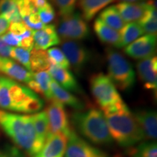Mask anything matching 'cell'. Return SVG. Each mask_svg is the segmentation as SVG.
Returning a JSON list of instances; mask_svg holds the SVG:
<instances>
[{"instance_id":"cell-1","label":"cell","mask_w":157,"mask_h":157,"mask_svg":"<svg viewBox=\"0 0 157 157\" xmlns=\"http://www.w3.org/2000/svg\"><path fill=\"white\" fill-rule=\"evenodd\" d=\"M44 107V101L28 87L0 76V109L23 113H35Z\"/></svg>"},{"instance_id":"cell-2","label":"cell","mask_w":157,"mask_h":157,"mask_svg":"<svg viewBox=\"0 0 157 157\" xmlns=\"http://www.w3.org/2000/svg\"><path fill=\"white\" fill-rule=\"evenodd\" d=\"M0 127L17 146L35 156L42 144L37 138L31 115H21L0 109Z\"/></svg>"},{"instance_id":"cell-3","label":"cell","mask_w":157,"mask_h":157,"mask_svg":"<svg viewBox=\"0 0 157 157\" xmlns=\"http://www.w3.org/2000/svg\"><path fill=\"white\" fill-rule=\"evenodd\" d=\"M103 114L110 135L119 146L131 147L145 140L140 126L127 105Z\"/></svg>"},{"instance_id":"cell-4","label":"cell","mask_w":157,"mask_h":157,"mask_svg":"<svg viewBox=\"0 0 157 157\" xmlns=\"http://www.w3.org/2000/svg\"><path fill=\"white\" fill-rule=\"evenodd\" d=\"M71 123L80 135L94 144L112 143L105 116L101 110L90 108L76 111L71 115Z\"/></svg>"},{"instance_id":"cell-5","label":"cell","mask_w":157,"mask_h":157,"mask_svg":"<svg viewBox=\"0 0 157 157\" xmlns=\"http://www.w3.org/2000/svg\"><path fill=\"white\" fill-rule=\"evenodd\" d=\"M109 77L117 89L127 91L134 87L136 74L132 65L119 51L109 48L105 50Z\"/></svg>"},{"instance_id":"cell-6","label":"cell","mask_w":157,"mask_h":157,"mask_svg":"<svg viewBox=\"0 0 157 157\" xmlns=\"http://www.w3.org/2000/svg\"><path fill=\"white\" fill-rule=\"evenodd\" d=\"M90 85L92 95L101 109L123 101L109 76L103 73L93 74Z\"/></svg>"},{"instance_id":"cell-7","label":"cell","mask_w":157,"mask_h":157,"mask_svg":"<svg viewBox=\"0 0 157 157\" xmlns=\"http://www.w3.org/2000/svg\"><path fill=\"white\" fill-rule=\"evenodd\" d=\"M59 37L63 40L81 41L90 36V28L82 15L74 13L61 17L56 29Z\"/></svg>"},{"instance_id":"cell-8","label":"cell","mask_w":157,"mask_h":157,"mask_svg":"<svg viewBox=\"0 0 157 157\" xmlns=\"http://www.w3.org/2000/svg\"><path fill=\"white\" fill-rule=\"evenodd\" d=\"M45 112L48 119L49 133H63L68 137L73 129L64 105L53 99L49 101Z\"/></svg>"},{"instance_id":"cell-9","label":"cell","mask_w":157,"mask_h":157,"mask_svg":"<svg viewBox=\"0 0 157 157\" xmlns=\"http://www.w3.org/2000/svg\"><path fill=\"white\" fill-rule=\"evenodd\" d=\"M62 51L69 62L74 71L80 74L89 63L91 54L90 50L82 43L77 41L63 40Z\"/></svg>"},{"instance_id":"cell-10","label":"cell","mask_w":157,"mask_h":157,"mask_svg":"<svg viewBox=\"0 0 157 157\" xmlns=\"http://www.w3.org/2000/svg\"><path fill=\"white\" fill-rule=\"evenodd\" d=\"M65 157H109L105 152L90 145L73 129L68 137Z\"/></svg>"},{"instance_id":"cell-11","label":"cell","mask_w":157,"mask_h":157,"mask_svg":"<svg viewBox=\"0 0 157 157\" xmlns=\"http://www.w3.org/2000/svg\"><path fill=\"white\" fill-rule=\"evenodd\" d=\"M124 52L127 56L136 60L151 58L156 52V35L146 34L127 45Z\"/></svg>"},{"instance_id":"cell-12","label":"cell","mask_w":157,"mask_h":157,"mask_svg":"<svg viewBox=\"0 0 157 157\" xmlns=\"http://www.w3.org/2000/svg\"><path fill=\"white\" fill-rule=\"evenodd\" d=\"M68 137L63 133H49L41 150L34 157H64Z\"/></svg>"},{"instance_id":"cell-13","label":"cell","mask_w":157,"mask_h":157,"mask_svg":"<svg viewBox=\"0 0 157 157\" xmlns=\"http://www.w3.org/2000/svg\"><path fill=\"white\" fill-rule=\"evenodd\" d=\"M137 75L146 89L156 93L157 89V58L151 57L140 60L137 63Z\"/></svg>"},{"instance_id":"cell-14","label":"cell","mask_w":157,"mask_h":157,"mask_svg":"<svg viewBox=\"0 0 157 157\" xmlns=\"http://www.w3.org/2000/svg\"><path fill=\"white\" fill-rule=\"evenodd\" d=\"M133 116L144 135L145 140L154 141L157 137V114L154 110L138 109Z\"/></svg>"},{"instance_id":"cell-15","label":"cell","mask_w":157,"mask_h":157,"mask_svg":"<svg viewBox=\"0 0 157 157\" xmlns=\"http://www.w3.org/2000/svg\"><path fill=\"white\" fill-rule=\"evenodd\" d=\"M48 72L51 77L63 89L71 93H83L82 87H80L75 76L68 69L51 65Z\"/></svg>"},{"instance_id":"cell-16","label":"cell","mask_w":157,"mask_h":157,"mask_svg":"<svg viewBox=\"0 0 157 157\" xmlns=\"http://www.w3.org/2000/svg\"><path fill=\"white\" fill-rule=\"evenodd\" d=\"M34 48L46 50L50 47L60 44V39L53 24L45 25L42 29L33 31Z\"/></svg>"},{"instance_id":"cell-17","label":"cell","mask_w":157,"mask_h":157,"mask_svg":"<svg viewBox=\"0 0 157 157\" xmlns=\"http://www.w3.org/2000/svg\"><path fill=\"white\" fill-rule=\"evenodd\" d=\"M1 73L5 74L7 77L15 82L25 84H28L33 78L32 72L10 58H3Z\"/></svg>"},{"instance_id":"cell-18","label":"cell","mask_w":157,"mask_h":157,"mask_svg":"<svg viewBox=\"0 0 157 157\" xmlns=\"http://www.w3.org/2000/svg\"><path fill=\"white\" fill-rule=\"evenodd\" d=\"M52 77L48 71H41L33 73V78L27 84L28 87L35 93L42 96L48 101L54 99L50 89Z\"/></svg>"},{"instance_id":"cell-19","label":"cell","mask_w":157,"mask_h":157,"mask_svg":"<svg viewBox=\"0 0 157 157\" xmlns=\"http://www.w3.org/2000/svg\"><path fill=\"white\" fill-rule=\"evenodd\" d=\"M93 29L98 38L102 43L111 45L116 48H121L119 33L104 23L99 17L95 19Z\"/></svg>"},{"instance_id":"cell-20","label":"cell","mask_w":157,"mask_h":157,"mask_svg":"<svg viewBox=\"0 0 157 157\" xmlns=\"http://www.w3.org/2000/svg\"><path fill=\"white\" fill-rule=\"evenodd\" d=\"M50 89L54 99L61 103L63 105H66L77 111L84 109L85 105L81 100L63 89L52 78L50 82Z\"/></svg>"},{"instance_id":"cell-21","label":"cell","mask_w":157,"mask_h":157,"mask_svg":"<svg viewBox=\"0 0 157 157\" xmlns=\"http://www.w3.org/2000/svg\"><path fill=\"white\" fill-rule=\"evenodd\" d=\"M115 6L125 23L140 21L144 15L147 7L146 2L138 3L121 2Z\"/></svg>"},{"instance_id":"cell-22","label":"cell","mask_w":157,"mask_h":157,"mask_svg":"<svg viewBox=\"0 0 157 157\" xmlns=\"http://www.w3.org/2000/svg\"><path fill=\"white\" fill-rule=\"evenodd\" d=\"M116 0H78L77 4L82 16L86 22L92 21L96 15Z\"/></svg>"},{"instance_id":"cell-23","label":"cell","mask_w":157,"mask_h":157,"mask_svg":"<svg viewBox=\"0 0 157 157\" xmlns=\"http://www.w3.org/2000/svg\"><path fill=\"white\" fill-rule=\"evenodd\" d=\"M30 66L32 73L48 71L51 63L47 51L33 48L30 52Z\"/></svg>"},{"instance_id":"cell-24","label":"cell","mask_w":157,"mask_h":157,"mask_svg":"<svg viewBox=\"0 0 157 157\" xmlns=\"http://www.w3.org/2000/svg\"><path fill=\"white\" fill-rule=\"evenodd\" d=\"M100 19L104 23L116 31H120L124 26L125 22L121 18L115 5L104 9L99 15Z\"/></svg>"},{"instance_id":"cell-25","label":"cell","mask_w":157,"mask_h":157,"mask_svg":"<svg viewBox=\"0 0 157 157\" xmlns=\"http://www.w3.org/2000/svg\"><path fill=\"white\" fill-rule=\"evenodd\" d=\"M31 116L37 138L39 142L44 145L49 133V124L47 113L45 111H42Z\"/></svg>"},{"instance_id":"cell-26","label":"cell","mask_w":157,"mask_h":157,"mask_svg":"<svg viewBox=\"0 0 157 157\" xmlns=\"http://www.w3.org/2000/svg\"><path fill=\"white\" fill-rule=\"evenodd\" d=\"M119 31L121 48L126 47L144 34L140 25L136 22L127 23Z\"/></svg>"},{"instance_id":"cell-27","label":"cell","mask_w":157,"mask_h":157,"mask_svg":"<svg viewBox=\"0 0 157 157\" xmlns=\"http://www.w3.org/2000/svg\"><path fill=\"white\" fill-rule=\"evenodd\" d=\"M147 7L144 15L140 21H138L139 25L142 28L143 32L147 34L156 35L157 31V15L156 8L149 5L146 2Z\"/></svg>"},{"instance_id":"cell-28","label":"cell","mask_w":157,"mask_h":157,"mask_svg":"<svg viewBox=\"0 0 157 157\" xmlns=\"http://www.w3.org/2000/svg\"><path fill=\"white\" fill-rule=\"evenodd\" d=\"M0 15L5 17L11 23L22 21L17 0H0Z\"/></svg>"},{"instance_id":"cell-29","label":"cell","mask_w":157,"mask_h":157,"mask_svg":"<svg viewBox=\"0 0 157 157\" xmlns=\"http://www.w3.org/2000/svg\"><path fill=\"white\" fill-rule=\"evenodd\" d=\"M132 157H157V145L154 141L141 143L131 150Z\"/></svg>"},{"instance_id":"cell-30","label":"cell","mask_w":157,"mask_h":157,"mask_svg":"<svg viewBox=\"0 0 157 157\" xmlns=\"http://www.w3.org/2000/svg\"><path fill=\"white\" fill-rule=\"evenodd\" d=\"M47 52L50 58L51 65H54V66L66 68V69H70L71 66L69 62L60 49L52 48L49 49Z\"/></svg>"},{"instance_id":"cell-31","label":"cell","mask_w":157,"mask_h":157,"mask_svg":"<svg viewBox=\"0 0 157 157\" xmlns=\"http://www.w3.org/2000/svg\"><path fill=\"white\" fill-rule=\"evenodd\" d=\"M30 52L31 51L20 47H15L12 48L10 58H13V60L22 65L26 69L31 71L30 66Z\"/></svg>"},{"instance_id":"cell-32","label":"cell","mask_w":157,"mask_h":157,"mask_svg":"<svg viewBox=\"0 0 157 157\" xmlns=\"http://www.w3.org/2000/svg\"><path fill=\"white\" fill-rule=\"evenodd\" d=\"M60 16H66L74 13L78 0H52Z\"/></svg>"},{"instance_id":"cell-33","label":"cell","mask_w":157,"mask_h":157,"mask_svg":"<svg viewBox=\"0 0 157 157\" xmlns=\"http://www.w3.org/2000/svg\"><path fill=\"white\" fill-rule=\"evenodd\" d=\"M38 15L41 22L44 25H47L53 21L56 18V12L52 5L50 3L46 7L39 10Z\"/></svg>"},{"instance_id":"cell-34","label":"cell","mask_w":157,"mask_h":157,"mask_svg":"<svg viewBox=\"0 0 157 157\" xmlns=\"http://www.w3.org/2000/svg\"><path fill=\"white\" fill-rule=\"evenodd\" d=\"M28 29H29L24 24L23 21L10 23L9 27L10 32H11L15 36H21V35L24 34Z\"/></svg>"},{"instance_id":"cell-35","label":"cell","mask_w":157,"mask_h":157,"mask_svg":"<svg viewBox=\"0 0 157 157\" xmlns=\"http://www.w3.org/2000/svg\"><path fill=\"white\" fill-rule=\"evenodd\" d=\"M1 38L2 39V40L5 42L6 44H8L9 46H15V47H19L20 45V41L17 36H15L13 34H12L11 32H7L5 34H3L1 36Z\"/></svg>"},{"instance_id":"cell-36","label":"cell","mask_w":157,"mask_h":157,"mask_svg":"<svg viewBox=\"0 0 157 157\" xmlns=\"http://www.w3.org/2000/svg\"><path fill=\"white\" fill-rule=\"evenodd\" d=\"M12 48L13 47L9 46L2 40L0 36V57L5 58H10V53Z\"/></svg>"},{"instance_id":"cell-37","label":"cell","mask_w":157,"mask_h":157,"mask_svg":"<svg viewBox=\"0 0 157 157\" xmlns=\"http://www.w3.org/2000/svg\"><path fill=\"white\" fill-rule=\"evenodd\" d=\"M34 39H33V36L27 37V38H24L21 39L20 41V48H22L25 50L31 51L34 48Z\"/></svg>"},{"instance_id":"cell-38","label":"cell","mask_w":157,"mask_h":157,"mask_svg":"<svg viewBox=\"0 0 157 157\" xmlns=\"http://www.w3.org/2000/svg\"><path fill=\"white\" fill-rule=\"evenodd\" d=\"M10 22L5 17L0 15V36L7 33L9 29Z\"/></svg>"},{"instance_id":"cell-39","label":"cell","mask_w":157,"mask_h":157,"mask_svg":"<svg viewBox=\"0 0 157 157\" xmlns=\"http://www.w3.org/2000/svg\"><path fill=\"white\" fill-rule=\"evenodd\" d=\"M27 1L38 11L39 10L46 7L49 4L48 0H27Z\"/></svg>"},{"instance_id":"cell-40","label":"cell","mask_w":157,"mask_h":157,"mask_svg":"<svg viewBox=\"0 0 157 157\" xmlns=\"http://www.w3.org/2000/svg\"><path fill=\"white\" fill-rule=\"evenodd\" d=\"M0 157H22L17 150H12L9 153L0 154Z\"/></svg>"},{"instance_id":"cell-41","label":"cell","mask_w":157,"mask_h":157,"mask_svg":"<svg viewBox=\"0 0 157 157\" xmlns=\"http://www.w3.org/2000/svg\"><path fill=\"white\" fill-rule=\"evenodd\" d=\"M116 1H117V0H116ZM118 1H121V2L134 3V2H146L147 0H118Z\"/></svg>"},{"instance_id":"cell-42","label":"cell","mask_w":157,"mask_h":157,"mask_svg":"<svg viewBox=\"0 0 157 157\" xmlns=\"http://www.w3.org/2000/svg\"><path fill=\"white\" fill-rule=\"evenodd\" d=\"M2 63H3V58L0 57V73H1L2 67Z\"/></svg>"}]
</instances>
